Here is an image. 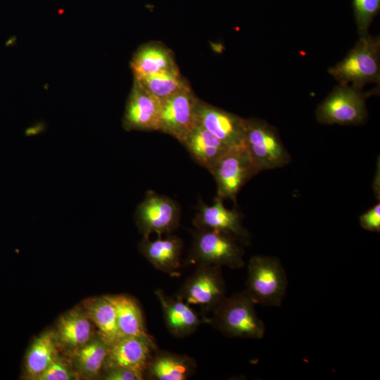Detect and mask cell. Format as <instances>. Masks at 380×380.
Listing matches in <instances>:
<instances>
[{
    "mask_svg": "<svg viewBox=\"0 0 380 380\" xmlns=\"http://www.w3.org/2000/svg\"><path fill=\"white\" fill-rule=\"evenodd\" d=\"M255 305L245 291L226 296L212 312L209 324L229 338H262L265 325Z\"/></svg>",
    "mask_w": 380,
    "mask_h": 380,
    "instance_id": "obj_1",
    "label": "cell"
},
{
    "mask_svg": "<svg viewBox=\"0 0 380 380\" xmlns=\"http://www.w3.org/2000/svg\"><path fill=\"white\" fill-rule=\"evenodd\" d=\"M380 39L367 33L362 34L347 56L329 69V73L340 84L362 89L380 80Z\"/></svg>",
    "mask_w": 380,
    "mask_h": 380,
    "instance_id": "obj_2",
    "label": "cell"
},
{
    "mask_svg": "<svg viewBox=\"0 0 380 380\" xmlns=\"http://www.w3.org/2000/svg\"><path fill=\"white\" fill-rule=\"evenodd\" d=\"M186 265H209L232 269L244 267L242 245L232 235L213 229H195Z\"/></svg>",
    "mask_w": 380,
    "mask_h": 380,
    "instance_id": "obj_3",
    "label": "cell"
},
{
    "mask_svg": "<svg viewBox=\"0 0 380 380\" xmlns=\"http://www.w3.org/2000/svg\"><path fill=\"white\" fill-rule=\"evenodd\" d=\"M287 286L285 270L277 258L254 255L250 258L244 291L255 304L281 306Z\"/></svg>",
    "mask_w": 380,
    "mask_h": 380,
    "instance_id": "obj_4",
    "label": "cell"
},
{
    "mask_svg": "<svg viewBox=\"0 0 380 380\" xmlns=\"http://www.w3.org/2000/svg\"><path fill=\"white\" fill-rule=\"evenodd\" d=\"M244 144L258 174L283 167L291 160L276 128L264 120L246 119Z\"/></svg>",
    "mask_w": 380,
    "mask_h": 380,
    "instance_id": "obj_5",
    "label": "cell"
},
{
    "mask_svg": "<svg viewBox=\"0 0 380 380\" xmlns=\"http://www.w3.org/2000/svg\"><path fill=\"white\" fill-rule=\"evenodd\" d=\"M195 271L185 280L175 295L185 303L197 305L201 316L209 324L208 315L226 296V286L222 267L198 265Z\"/></svg>",
    "mask_w": 380,
    "mask_h": 380,
    "instance_id": "obj_6",
    "label": "cell"
},
{
    "mask_svg": "<svg viewBox=\"0 0 380 380\" xmlns=\"http://www.w3.org/2000/svg\"><path fill=\"white\" fill-rule=\"evenodd\" d=\"M376 91L364 92L350 85L340 84L318 106L315 114L322 124L359 125L366 120L367 98Z\"/></svg>",
    "mask_w": 380,
    "mask_h": 380,
    "instance_id": "obj_7",
    "label": "cell"
},
{
    "mask_svg": "<svg viewBox=\"0 0 380 380\" xmlns=\"http://www.w3.org/2000/svg\"><path fill=\"white\" fill-rule=\"evenodd\" d=\"M181 209L171 198L149 190L137 205L134 220L143 238L172 234L179 226Z\"/></svg>",
    "mask_w": 380,
    "mask_h": 380,
    "instance_id": "obj_8",
    "label": "cell"
},
{
    "mask_svg": "<svg viewBox=\"0 0 380 380\" xmlns=\"http://www.w3.org/2000/svg\"><path fill=\"white\" fill-rule=\"evenodd\" d=\"M210 173L216 182L217 196L235 203L241 189L258 174L245 145L229 149Z\"/></svg>",
    "mask_w": 380,
    "mask_h": 380,
    "instance_id": "obj_9",
    "label": "cell"
},
{
    "mask_svg": "<svg viewBox=\"0 0 380 380\" xmlns=\"http://www.w3.org/2000/svg\"><path fill=\"white\" fill-rule=\"evenodd\" d=\"M198 101L190 87L163 101L159 131L180 142L198 124Z\"/></svg>",
    "mask_w": 380,
    "mask_h": 380,
    "instance_id": "obj_10",
    "label": "cell"
},
{
    "mask_svg": "<svg viewBox=\"0 0 380 380\" xmlns=\"http://www.w3.org/2000/svg\"><path fill=\"white\" fill-rule=\"evenodd\" d=\"M193 224L196 229L220 231L234 236L242 246H250L251 236L242 223L241 213L236 209H227L223 199L216 196L213 205L199 201Z\"/></svg>",
    "mask_w": 380,
    "mask_h": 380,
    "instance_id": "obj_11",
    "label": "cell"
},
{
    "mask_svg": "<svg viewBox=\"0 0 380 380\" xmlns=\"http://www.w3.org/2000/svg\"><path fill=\"white\" fill-rule=\"evenodd\" d=\"M197 121L228 147L245 145L246 119L199 100Z\"/></svg>",
    "mask_w": 380,
    "mask_h": 380,
    "instance_id": "obj_12",
    "label": "cell"
},
{
    "mask_svg": "<svg viewBox=\"0 0 380 380\" xmlns=\"http://www.w3.org/2000/svg\"><path fill=\"white\" fill-rule=\"evenodd\" d=\"M161 106L160 99L134 81L122 118L123 128L127 131H159Z\"/></svg>",
    "mask_w": 380,
    "mask_h": 380,
    "instance_id": "obj_13",
    "label": "cell"
},
{
    "mask_svg": "<svg viewBox=\"0 0 380 380\" xmlns=\"http://www.w3.org/2000/svg\"><path fill=\"white\" fill-rule=\"evenodd\" d=\"M156 348L153 336H120L110 346L103 370L121 367L132 369L144 376L148 362Z\"/></svg>",
    "mask_w": 380,
    "mask_h": 380,
    "instance_id": "obj_14",
    "label": "cell"
},
{
    "mask_svg": "<svg viewBox=\"0 0 380 380\" xmlns=\"http://www.w3.org/2000/svg\"><path fill=\"white\" fill-rule=\"evenodd\" d=\"M141 254L156 270L174 277L182 266L183 241L172 234L156 239L142 238L139 243Z\"/></svg>",
    "mask_w": 380,
    "mask_h": 380,
    "instance_id": "obj_15",
    "label": "cell"
},
{
    "mask_svg": "<svg viewBox=\"0 0 380 380\" xmlns=\"http://www.w3.org/2000/svg\"><path fill=\"white\" fill-rule=\"evenodd\" d=\"M95 329L82 306L72 308L56 322L54 332L58 348L68 355L86 344L96 333Z\"/></svg>",
    "mask_w": 380,
    "mask_h": 380,
    "instance_id": "obj_16",
    "label": "cell"
},
{
    "mask_svg": "<svg viewBox=\"0 0 380 380\" xmlns=\"http://www.w3.org/2000/svg\"><path fill=\"white\" fill-rule=\"evenodd\" d=\"M163 311L168 331L175 337L184 338L194 333L207 322L181 298L167 295L162 289L154 292Z\"/></svg>",
    "mask_w": 380,
    "mask_h": 380,
    "instance_id": "obj_17",
    "label": "cell"
},
{
    "mask_svg": "<svg viewBox=\"0 0 380 380\" xmlns=\"http://www.w3.org/2000/svg\"><path fill=\"white\" fill-rule=\"evenodd\" d=\"M196 367V361L186 355L156 348L145 369L144 379L186 380L195 374Z\"/></svg>",
    "mask_w": 380,
    "mask_h": 380,
    "instance_id": "obj_18",
    "label": "cell"
},
{
    "mask_svg": "<svg viewBox=\"0 0 380 380\" xmlns=\"http://www.w3.org/2000/svg\"><path fill=\"white\" fill-rule=\"evenodd\" d=\"M191 158L209 172L231 148L199 124L180 141Z\"/></svg>",
    "mask_w": 380,
    "mask_h": 380,
    "instance_id": "obj_19",
    "label": "cell"
},
{
    "mask_svg": "<svg viewBox=\"0 0 380 380\" xmlns=\"http://www.w3.org/2000/svg\"><path fill=\"white\" fill-rule=\"evenodd\" d=\"M110 345L97 333L84 346L68 354L78 379H100Z\"/></svg>",
    "mask_w": 380,
    "mask_h": 380,
    "instance_id": "obj_20",
    "label": "cell"
},
{
    "mask_svg": "<svg viewBox=\"0 0 380 380\" xmlns=\"http://www.w3.org/2000/svg\"><path fill=\"white\" fill-rule=\"evenodd\" d=\"M59 355L55 332L48 330L42 333L25 354L23 377L35 380Z\"/></svg>",
    "mask_w": 380,
    "mask_h": 380,
    "instance_id": "obj_21",
    "label": "cell"
},
{
    "mask_svg": "<svg viewBox=\"0 0 380 380\" xmlns=\"http://www.w3.org/2000/svg\"><path fill=\"white\" fill-rule=\"evenodd\" d=\"M130 65L134 80L177 67L172 52L156 43L140 47L134 54Z\"/></svg>",
    "mask_w": 380,
    "mask_h": 380,
    "instance_id": "obj_22",
    "label": "cell"
},
{
    "mask_svg": "<svg viewBox=\"0 0 380 380\" xmlns=\"http://www.w3.org/2000/svg\"><path fill=\"white\" fill-rule=\"evenodd\" d=\"M106 296L115 307L121 336H152L146 329L142 310L134 298L125 294Z\"/></svg>",
    "mask_w": 380,
    "mask_h": 380,
    "instance_id": "obj_23",
    "label": "cell"
},
{
    "mask_svg": "<svg viewBox=\"0 0 380 380\" xmlns=\"http://www.w3.org/2000/svg\"><path fill=\"white\" fill-rule=\"evenodd\" d=\"M82 307L97 329V333L110 346L121 336L115 307L106 295L87 298L82 301Z\"/></svg>",
    "mask_w": 380,
    "mask_h": 380,
    "instance_id": "obj_24",
    "label": "cell"
},
{
    "mask_svg": "<svg viewBox=\"0 0 380 380\" xmlns=\"http://www.w3.org/2000/svg\"><path fill=\"white\" fill-rule=\"evenodd\" d=\"M134 81L161 101L190 87L177 67Z\"/></svg>",
    "mask_w": 380,
    "mask_h": 380,
    "instance_id": "obj_25",
    "label": "cell"
},
{
    "mask_svg": "<svg viewBox=\"0 0 380 380\" xmlns=\"http://www.w3.org/2000/svg\"><path fill=\"white\" fill-rule=\"evenodd\" d=\"M355 22L359 33H367L380 9V0H353Z\"/></svg>",
    "mask_w": 380,
    "mask_h": 380,
    "instance_id": "obj_26",
    "label": "cell"
},
{
    "mask_svg": "<svg viewBox=\"0 0 380 380\" xmlns=\"http://www.w3.org/2000/svg\"><path fill=\"white\" fill-rule=\"evenodd\" d=\"M79 379L70 360L59 355L35 380Z\"/></svg>",
    "mask_w": 380,
    "mask_h": 380,
    "instance_id": "obj_27",
    "label": "cell"
},
{
    "mask_svg": "<svg viewBox=\"0 0 380 380\" xmlns=\"http://www.w3.org/2000/svg\"><path fill=\"white\" fill-rule=\"evenodd\" d=\"M100 379L105 380H142L144 376L142 373L132 369L115 367L103 369Z\"/></svg>",
    "mask_w": 380,
    "mask_h": 380,
    "instance_id": "obj_28",
    "label": "cell"
},
{
    "mask_svg": "<svg viewBox=\"0 0 380 380\" xmlns=\"http://www.w3.org/2000/svg\"><path fill=\"white\" fill-rule=\"evenodd\" d=\"M360 224L365 230L380 232V203H378L360 216Z\"/></svg>",
    "mask_w": 380,
    "mask_h": 380,
    "instance_id": "obj_29",
    "label": "cell"
}]
</instances>
